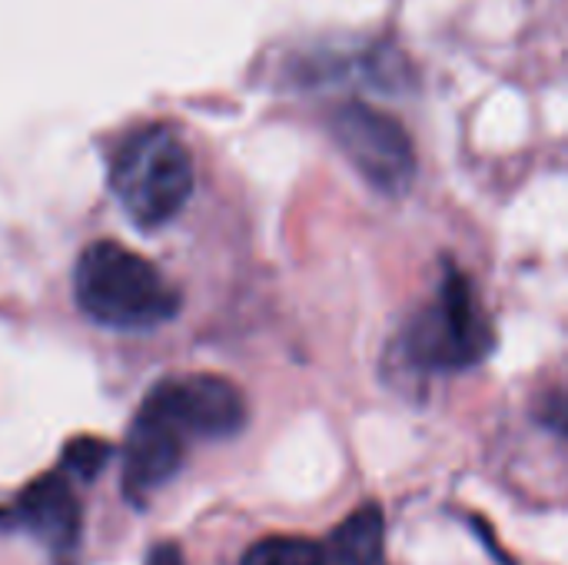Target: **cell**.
<instances>
[{
	"instance_id": "obj_9",
	"label": "cell",
	"mask_w": 568,
	"mask_h": 565,
	"mask_svg": "<svg viewBox=\"0 0 568 565\" xmlns=\"http://www.w3.org/2000/svg\"><path fill=\"white\" fill-rule=\"evenodd\" d=\"M243 565H320V546L300 536H270L243 556Z\"/></svg>"
},
{
	"instance_id": "obj_4",
	"label": "cell",
	"mask_w": 568,
	"mask_h": 565,
	"mask_svg": "<svg viewBox=\"0 0 568 565\" xmlns=\"http://www.w3.org/2000/svg\"><path fill=\"white\" fill-rule=\"evenodd\" d=\"M333 137L346 160L373 183L379 193H406L416 180V147L406 127L373 103L346 100L336 107Z\"/></svg>"
},
{
	"instance_id": "obj_7",
	"label": "cell",
	"mask_w": 568,
	"mask_h": 565,
	"mask_svg": "<svg viewBox=\"0 0 568 565\" xmlns=\"http://www.w3.org/2000/svg\"><path fill=\"white\" fill-rule=\"evenodd\" d=\"M13 516L40 543L63 553L80 539V503L60 476H43L23 490L13 506Z\"/></svg>"
},
{
	"instance_id": "obj_1",
	"label": "cell",
	"mask_w": 568,
	"mask_h": 565,
	"mask_svg": "<svg viewBox=\"0 0 568 565\" xmlns=\"http://www.w3.org/2000/svg\"><path fill=\"white\" fill-rule=\"evenodd\" d=\"M73 296L93 323L110 330H153L180 310L176 286L150 260L113 240H97L80 253Z\"/></svg>"
},
{
	"instance_id": "obj_6",
	"label": "cell",
	"mask_w": 568,
	"mask_h": 565,
	"mask_svg": "<svg viewBox=\"0 0 568 565\" xmlns=\"http://www.w3.org/2000/svg\"><path fill=\"white\" fill-rule=\"evenodd\" d=\"M183 436L160 420L150 406H140L123 453V483L133 500L163 486L183 463Z\"/></svg>"
},
{
	"instance_id": "obj_2",
	"label": "cell",
	"mask_w": 568,
	"mask_h": 565,
	"mask_svg": "<svg viewBox=\"0 0 568 565\" xmlns=\"http://www.w3.org/2000/svg\"><path fill=\"white\" fill-rule=\"evenodd\" d=\"M193 183V157L180 133L163 123L130 133L110 167V186L123 213L143 230L170 223L186 206Z\"/></svg>"
},
{
	"instance_id": "obj_8",
	"label": "cell",
	"mask_w": 568,
	"mask_h": 565,
	"mask_svg": "<svg viewBox=\"0 0 568 565\" xmlns=\"http://www.w3.org/2000/svg\"><path fill=\"white\" fill-rule=\"evenodd\" d=\"M320 565H389L386 563V519L379 506H363L343 519L326 546H320Z\"/></svg>"
},
{
	"instance_id": "obj_10",
	"label": "cell",
	"mask_w": 568,
	"mask_h": 565,
	"mask_svg": "<svg viewBox=\"0 0 568 565\" xmlns=\"http://www.w3.org/2000/svg\"><path fill=\"white\" fill-rule=\"evenodd\" d=\"M110 456H113L110 443H103V440H97V436H77V440H70L67 450H63V466H67L77 480L90 483V480H97V476L103 473V466L110 463Z\"/></svg>"
},
{
	"instance_id": "obj_3",
	"label": "cell",
	"mask_w": 568,
	"mask_h": 565,
	"mask_svg": "<svg viewBox=\"0 0 568 565\" xmlns=\"http://www.w3.org/2000/svg\"><path fill=\"white\" fill-rule=\"evenodd\" d=\"M409 356L426 370H469L493 346V320L479 303L473 280L459 266H446L436 300L409 323Z\"/></svg>"
},
{
	"instance_id": "obj_5",
	"label": "cell",
	"mask_w": 568,
	"mask_h": 565,
	"mask_svg": "<svg viewBox=\"0 0 568 565\" xmlns=\"http://www.w3.org/2000/svg\"><path fill=\"white\" fill-rule=\"evenodd\" d=\"M183 440H223L246 426V396L223 376H180L150 390L143 400Z\"/></svg>"
},
{
	"instance_id": "obj_12",
	"label": "cell",
	"mask_w": 568,
	"mask_h": 565,
	"mask_svg": "<svg viewBox=\"0 0 568 565\" xmlns=\"http://www.w3.org/2000/svg\"><path fill=\"white\" fill-rule=\"evenodd\" d=\"M146 565H186V563H183V553H180L173 543H163V546H156V549L150 553Z\"/></svg>"
},
{
	"instance_id": "obj_11",
	"label": "cell",
	"mask_w": 568,
	"mask_h": 565,
	"mask_svg": "<svg viewBox=\"0 0 568 565\" xmlns=\"http://www.w3.org/2000/svg\"><path fill=\"white\" fill-rule=\"evenodd\" d=\"M532 416L542 430L568 440V390H556V393H546L542 400H536Z\"/></svg>"
}]
</instances>
